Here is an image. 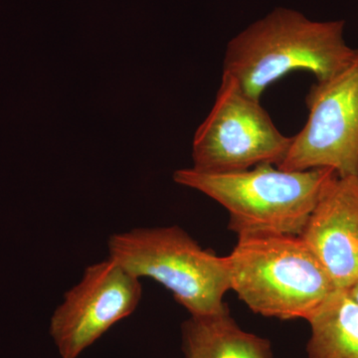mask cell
Here are the masks:
<instances>
[{
  "mask_svg": "<svg viewBox=\"0 0 358 358\" xmlns=\"http://www.w3.org/2000/svg\"><path fill=\"white\" fill-rule=\"evenodd\" d=\"M345 21H313L278 7L230 40L223 75L260 101L265 90L294 71H308L317 81L345 70L357 53L346 44Z\"/></svg>",
  "mask_w": 358,
  "mask_h": 358,
  "instance_id": "obj_1",
  "label": "cell"
},
{
  "mask_svg": "<svg viewBox=\"0 0 358 358\" xmlns=\"http://www.w3.org/2000/svg\"><path fill=\"white\" fill-rule=\"evenodd\" d=\"M336 171L313 169L282 171L273 164L229 173L192 169L173 174L178 185L204 193L229 213V229L238 236L281 234L300 236L324 186Z\"/></svg>",
  "mask_w": 358,
  "mask_h": 358,
  "instance_id": "obj_2",
  "label": "cell"
},
{
  "mask_svg": "<svg viewBox=\"0 0 358 358\" xmlns=\"http://www.w3.org/2000/svg\"><path fill=\"white\" fill-rule=\"evenodd\" d=\"M226 258L231 289L264 317L308 320L336 291L299 236L242 235Z\"/></svg>",
  "mask_w": 358,
  "mask_h": 358,
  "instance_id": "obj_3",
  "label": "cell"
},
{
  "mask_svg": "<svg viewBox=\"0 0 358 358\" xmlns=\"http://www.w3.org/2000/svg\"><path fill=\"white\" fill-rule=\"evenodd\" d=\"M109 258L134 277L150 278L173 294L190 315H208L227 307V258L202 248L178 226L136 228L112 235Z\"/></svg>",
  "mask_w": 358,
  "mask_h": 358,
  "instance_id": "obj_4",
  "label": "cell"
},
{
  "mask_svg": "<svg viewBox=\"0 0 358 358\" xmlns=\"http://www.w3.org/2000/svg\"><path fill=\"white\" fill-rule=\"evenodd\" d=\"M260 101L244 93L232 77L222 82L211 112L195 133L193 169L204 173H229L261 164L278 166L291 147Z\"/></svg>",
  "mask_w": 358,
  "mask_h": 358,
  "instance_id": "obj_5",
  "label": "cell"
},
{
  "mask_svg": "<svg viewBox=\"0 0 358 358\" xmlns=\"http://www.w3.org/2000/svg\"><path fill=\"white\" fill-rule=\"evenodd\" d=\"M306 103L308 121L277 167L331 169L339 178H358V49L345 70L310 87Z\"/></svg>",
  "mask_w": 358,
  "mask_h": 358,
  "instance_id": "obj_6",
  "label": "cell"
},
{
  "mask_svg": "<svg viewBox=\"0 0 358 358\" xmlns=\"http://www.w3.org/2000/svg\"><path fill=\"white\" fill-rule=\"evenodd\" d=\"M143 298L141 280L120 264H92L54 310L50 334L62 358H77L117 322L129 317Z\"/></svg>",
  "mask_w": 358,
  "mask_h": 358,
  "instance_id": "obj_7",
  "label": "cell"
},
{
  "mask_svg": "<svg viewBox=\"0 0 358 358\" xmlns=\"http://www.w3.org/2000/svg\"><path fill=\"white\" fill-rule=\"evenodd\" d=\"M299 237L336 289L350 288L358 279V178L334 174Z\"/></svg>",
  "mask_w": 358,
  "mask_h": 358,
  "instance_id": "obj_8",
  "label": "cell"
},
{
  "mask_svg": "<svg viewBox=\"0 0 358 358\" xmlns=\"http://www.w3.org/2000/svg\"><path fill=\"white\" fill-rule=\"evenodd\" d=\"M181 331L187 358H273L270 341L243 331L228 308L213 315H192Z\"/></svg>",
  "mask_w": 358,
  "mask_h": 358,
  "instance_id": "obj_9",
  "label": "cell"
},
{
  "mask_svg": "<svg viewBox=\"0 0 358 358\" xmlns=\"http://www.w3.org/2000/svg\"><path fill=\"white\" fill-rule=\"evenodd\" d=\"M308 358H358V303L336 289L307 320Z\"/></svg>",
  "mask_w": 358,
  "mask_h": 358,
  "instance_id": "obj_10",
  "label": "cell"
},
{
  "mask_svg": "<svg viewBox=\"0 0 358 358\" xmlns=\"http://www.w3.org/2000/svg\"><path fill=\"white\" fill-rule=\"evenodd\" d=\"M345 291L348 292V296H350L355 303H358V279L353 282L350 288L345 289Z\"/></svg>",
  "mask_w": 358,
  "mask_h": 358,
  "instance_id": "obj_11",
  "label": "cell"
}]
</instances>
